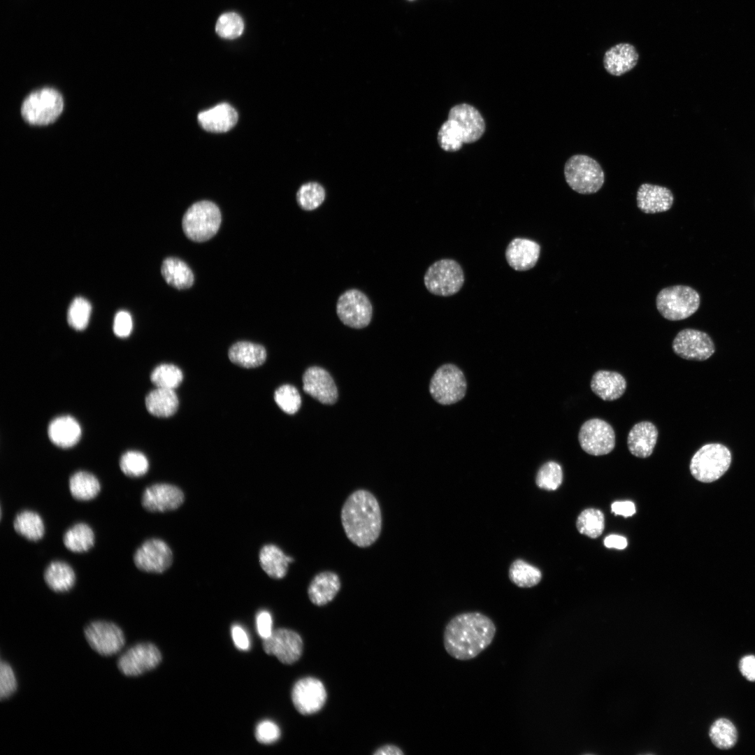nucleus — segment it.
Instances as JSON below:
<instances>
[{
  "mask_svg": "<svg viewBox=\"0 0 755 755\" xmlns=\"http://www.w3.org/2000/svg\"><path fill=\"white\" fill-rule=\"evenodd\" d=\"M496 626L487 615L480 612L456 614L446 624L443 645L455 659L468 661L477 657L493 642Z\"/></svg>",
  "mask_w": 755,
  "mask_h": 755,
  "instance_id": "nucleus-1",
  "label": "nucleus"
},
{
  "mask_svg": "<svg viewBox=\"0 0 755 755\" xmlns=\"http://www.w3.org/2000/svg\"><path fill=\"white\" fill-rule=\"evenodd\" d=\"M340 517L347 538L358 547L371 545L380 534V508L368 491L359 489L352 493L343 505Z\"/></svg>",
  "mask_w": 755,
  "mask_h": 755,
  "instance_id": "nucleus-2",
  "label": "nucleus"
},
{
  "mask_svg": "<svg viewBox=\"0 0 755 755\" xmlns=\"http://www.w3.org/2000/svg\"><path fill=\"white\" fill-rule=\"evenodd\" d=\"M564 176L568 186L582 194L598 192L605 182L601 166L596 160L585 154H575L566 161Z\"/></svg>",
  "mask_w": 755,
  "mask_h": 755,
  "instance_id": "nucleus-3",
  "label": "nucleus"
},
{
  "mask_svg": "<svg viewBox=\"0 0 755 755\" xmlns=\"http://www.w3.org/2000/svg\"><path fill=\"white\" fill-rule=\"evenodd\" d=\"M700 296L693 288L677 285L660 290L656 298L659 313L666 319L679 321L693 315L699 308Z\"/></svg>",
  "mask_w": 755,
  "mask_h": 755,
  "instance_id": "nucleus-4",
  "label": "nucleus"
},
{
  "mask_svg": "<svg viewBox=\"0 0 755 755\" xmlns=\"http://www.w3.org/2000/svg\"><path fill=\"white\" fill-rule=\"evenodd\" d=\"M222 221L217 206L210 201L192 204L185 213L182 226L186 236L196 242H204L217 232Z\"/></svg>",
  "mask_w": 755,
  "mask_h": 755,
  "instance_id": "nucleus-5",
  "label": "nucleus"
},
{
  "mask_svg": "<svg viewBox=\"0 0 755 755\" xmlns=\"http://www.w3.org/2000/svg\"><path fill=\"white\" fill-rule=\"evenodd\" d=\"M732 460L729 449L721 443L702 446L691 458L689 469L695 479L712 482L719 479L729 468Z\"/></svg>",
  "mask_w": 755,
  "mask_h": 755,
  "instance_id": "nucleus-6",
  "label": "nucleus"
},
{
  "mask_svg": "<svg viewBox=\"0 0 755 755\" xmlns=\"http://www.w3.org/2000/svg\"><path fill=\"white\" fill-rule=\"evenodd\" d=\"M63 108L64 100L59 92L52 88H43L31 92L24 100L21 114L31 124L46 125L60 115Z\"/></svg>",
  "mask_w": 755,
  "mask_h": 755,
  "instance_id": "nucleus-7",
  "label": "nucleus"
},
{
  "mask_svg": "<svg viewBox=\"0 0 755 755\" xmlns=\"http://www.w3.org/2000/svg\"><path fill=\"white\" fill-rule=\"evenodd\" d=\"M467 382L462 371L456 365L446 364L439 367L431 379L429 391L433 399L442 405L454 404L466 395Z\"/></svg>",
  "mask_w": 755,
  "mask_h": 755,
  "instance_id": "nucleus-8",
  "label": "nucleus"
},
{
  "mask_svg": "<svg viewBox=\"0 0 755 755\" xmlns=\"http://www.w3.org/2000/svg\"><path fill=\"white\" fill-rule=\"evenodd\" d=\"M424 282L428 291L437 296H450L459 292L464 282L461 266L454 259H443L431 265Z\"/></svg>",
  "mask_w": 755,
  "mask_h": 755,
  "instance_id": "nucleus-9",
  "label": "nucleus"
},
{
  "mask_svg": "<svg viewBox=\"0 0 755 755\" xmlns=\"http://www.w3.org/2000/svg\"><path fill=\"white\" fill-rule=\"evenodd\" d=\"M336 312L345 325L353 329H363L371 321L373 307L364 293L357 289H351L339 296Z\"/></svg>",
  "mask_w": 755,
  "mask_h": 755,
  "instance_id": "nucleus-10",
  "label": "nucleus"
},
{
  "mask_svg": "<svg viewBox=\"0 0 755 755\" xmlns=\"http://www.w3.org/2000/svg\"><path fill=\"white\" fill-rule=\"evenodd\" d=\"M578 441L582 449L587 454L605 455L614 448L615 433L607 422L598 418L590 419L581 426Z\"/></svg>",
  "mask_w": 755,
  "mask_h": 755,
  "instance_id": "nucleus-11",
  "label": "nucleus"
},
{
  "mask_svg": "<svg viewBox=\"0 0 755 755\" xmlns=\"http://www.w3.org/2000/svg\"><path fill=\"white\" fill-rule=\"evenodd\" d=\"M85 636L89 646L98 654L112 656L122 650L125 638L122 629L115 623L94 621L85 628Z\"/></svg>",
  "mask_w": 755,
  "mask_h": 755,
  "instance_id": "nucleus-12",
  "label": "nucleus"
},
{
  "mask_svg": "<svg viewBox=\"0 0 755 755\" xmlns=\"http://www.w3.org/2000/svg\"><path fill=\"white\" fill-rule=\"evenodd\" d=\"M673 352L682 359L691 361H705L715 352L711 337L705 332L684 329L678 332L673 340Z\"/></svg>",
  "mask_w": 755,
  "mask_h": 755,
  "instance_id": "nucleus-13",
  "label": "nucleus"
},
{
  "mask_svg": "<svg viewBox=\"0 0 755 755\" xmlns=\"http://www.w3.org/2000/svg\"><path fill=\"white\" fill-rule=\"evenodd\" d=\"M133 561L136 567L143 572L161 573L172 564L173 553L162 540L150 538L144 541L135 551Z\"/></svg>",
  "mask_w": 755,
  "mask_h": 755,
  "instance_id": "nucleus-14",
  "label": "nucleus"
},
{
  "mask_svg": "<svg viewBox=\"0 0 755 755\" xmlns=\"http://www.w3.org/2000/svg\"><path fill=\"white\" fill-rule=\"evenodd\" d=\"M161 661V652L154 645L139 643L120 656L117 667L123 675L136 677L155 668Z\"/></svg>",
  "mask_w": 755,
  "mask_h": 755,
  "instance_id": "nucleus-15",
  "label": "nucleus"
},
{
  "mask_svg": "<svg viewBox=\"0 0 755 755\" xmlns=\"http://www.w3.org/2000/svg\"><path fill=\"white\" fill-rule=\"evenodd\" d=\"M263 647L266 654L276 656L282 663L292 664L302 654L303 641L296 632L278 628L264 640Z\"/></svg>",
  "mask_w": 755,
  "mask_h": 755,
  "instance_id": "nucleus-16",
  "label": "nucleus"
},
{
  "mask_svg": "<svg viewBox=\"0 0 755 755\" xmlns=\"http://www.w3.org/2000/svg\"><path fill=\"white\" fill-rule=\"evenodd\" d=\"M292 703L296 710L302 714H312L319 711L326 700V691L324 684L314 677H304L298 680L292 691Z\"/></svg>",
  "mask_w": 755,
  "mask_h": 755,
  "instance_id": "nucleus-17",
  "label": "nucleus"
},
{
  "mask_svg": "<svg viewBox=\"0 0 755 755\" xmlns=\"http://www.w3.org/2000/svg\"><path fill=\"white\" fill-rule=\"evenodd\" d=\"M185 500L182 491L178 487L156 483L145 489L141 496L143 508L150 512H165L176 510Z\"/></svg>",
  "mask_w": 755,
  "mask_h": 755,
  "instance_id": "nucleus-18",
  "label": "nucleus"
},
{
  "mask_svg": "<svg viewBox=\"0 0 755 755\" xmlns=\"http://www.w3.org/2000/svg\"><path fill=\"white\" fill-rule=\"evenodd\" d=\"M303 390L323 404H333L338 398V391L333 378L324 369L312 366L303 375Z\"/></svg>",
  "mask_w": 755,
  "mask_h": 755,
  "instance_id": "nucleus-19",
  "label": "nucleus"
},
{
  "mask_svg": "<svg viewBox=\"0 0 755 755\" xmlns=\"http://www.w3.org/2000/svg\"><path fill=\"white\" fill-rule=\"evenodd\" d=\"M448 118L457 122L463 131L465 143L477 141L485 131V122L482 115L468 103L453 106L449 111Z\"/></svg>",
  "mask_w": 755,
  "mask_h": 755,
  "instance_id": "nucleus-20",
  "label": "nucleus"
},
{
  "mask_svg": "<svg viewBox=\"0 0 755 755\" xmlns=\"http://www.w3.org/2000/svg\"><path fill=\"white\" fill-rule=\"evenodd\" d=\"M638 208L646 214L663 213L670 210L674 202L671 190L666 187L649 183L642 184L636 195Z\"/></svg>",
  "mask_w": 755,
  "mask_h": 755,
  "instance_id": "nucleus-21",
  "label": "nucleus"
},
{
  "mask_svg": "<svg viewBox=\"0 0 755 755\" xmlns=\"http://www.w3.org/2000/svg\"><path fill=\"white\" fill-rule=\"evenodd\" d=\"M540 253V246L535 241L516 238L508 245L505 258L509 266L514 270L524 271L535 266Z\"/></svg>",
  "mask_w": 755,
  "mask_h": 755,
  "instance_id": "nucleus-22",
  "label": "nucleus"
},
{
  "mask_svg": "<svg viewBox=\"0 0 755 755\" xmlns=\"http://www.w3.org/2000/svg\"><path fill=\"white\" fill-rule=\"evenodd\" d=\"M638 53L633 45L618 43L605 52L603 66L610 75L620 76L632 70L638 64Z\"/></svg>",
  "mask_w": 755,
  "mask_h": 755,
  "instance_id": "nucleus-23",
  "label": "nucleus"
},
{
  "mask_svg": "<svg viewBox=\"0 0 755 755\" xmlns=\"http://www.w3.org/2000/svg\"><path fill=\"white\" fill-rule=\"evenodd\" d=\"M658 435V429L653 423L642 421L635 424L627 437L629 452L636 457H649L653 452Z\"/></svg>",
  "mask_w": 755,
  "mask_h": 755,
  "instance_id": "nucleus-24",
  "label": "nucleus"
},
{
  "mask_svg": "<svg viewBox=\"0 0 755 755\" xmlns=\"http://www.w3.org/2000/svg\"><path fill=\"white\" fill-rule=\"evenodd\" d=\"M236 110L229 103H222L198 115L200 125L206 131L222 133L230 130L238 121Z\"/></svg>",
  "mask_w": 755,
  "mask_h": 755,
  "instance_id": "nucleus-25",
  "label": "nucleus"
},
{
  "mask_svg": "<svg viewBox=\"0 0 755 755\" xmlns=\"http://www.w3.org/2000/svg\"><path fill=\"white\" fill-rule=\"evenodd\" d=\"M590 387L592 391L603 401H612L624 394L626 381L617 372L601 370L593 375Z\"/></svg>",
  "mask_w": 755,
  "mask_h": 755,
  "instance_id": "nucleus-26",
  "label": "nucleus"
},
{
  "mask_svg": "<svg viewBox=\"0 0 755 755\" xmlns=\"http://www.w3.org/2000/svg\"><path fill=\"white\" fill-rule=\"evenodd\" d=\"M48 434L53 444L62 448H69L79 441L81 428L73 417L68 415L60 416L50 422Z\"/></svg>",
  "mask_w": 755,
  "mask_h": 755,
  "instance_id": "nucleus-27",
  "label": "nucleus"
},
{
  "mask_svg": "<svg viewBox=\"0 0 755 755\" xmlns=\"http://www.w3.org/2000/svg\"><path fill=\"white\" fill-rule=\"evenodd\" d=\"M340 589V580L337 574L324 571L316 575L311 580L308 594L310 601L318 606L331 602Z\"/></svg>",
  "mask_w": 755,
  "mask_h": 755,
  "instance_id": "nucleus-28",
  "label": "nucleus"
},
{
  "mask_svg": "<svg viewBox=\"0 0 755 755\" xmlns=\"http://www.w3.org/2000/svg\"><path fill=\"white\" fill-rule=\"evenodd\" d=\"M43 579L46 585L56 593H65L73 589L76 575L73 568L60 560L51 561L45 568Z\"/></svg>",
  "mask_w": 755,
  "mask_h": 755,
  "instance_id": "nucleus-29",
  "label": "nucleus"
},
{
  "mask_svg": "<svg viewBox=\"0 0 755 755\" xmlns=\"http://www.w3.org/2000/svg\"><path fill=\"white\" fill-rule=\"evenodd\" d=\"M228 354L231 362L248 368L261 366L266 359V351L262 345L248 341L234 343Z\"/></svg>",
  "mask_w": 755,
  "mask_h": 755,
  "instance_id": "nucleus-30",
  "label": "nucleus"
},
{
  "mask_svg": "<svg viewBox=\"0 0 755 755\" xmlns=\"http://www.w3.org/2000/svg\"><path fill=\"white\" fill-rule=\"evenodd\" d=\"M179 401L173 389L157 387L145 397L148 411L157 417H168L178 410Z\"/></svg>",
  "mask_w": 755,
  "mask_h": 755,
  "instance_id": "nucleus-31",
  "label": "nucleus"
},
{
  "mask_svg": "<svg viewBox=\"0 0 755 755\" xmlns=\"http://www.w3.org/2000/svg\"><path fill=\"white\" fill-rule=\"evenodd\" d=\"M293 561V558L287 556L275 545H266L259 552V562L262 569L273 579L283 578L287 573L289 563Z\"/></svg>",
  "mask_w": 755,
  "mask_h": 755,
  "instance_id": "nucleus-32",
  "label": "nucleus"
},
{
  "mask_svg": "<svg viewBox=\"0 0 755 755\" xmlns=\"http://www.w3.org/2000/svg\"><path fill=\"white\" fill-rule=\"evenodd\" d=\"M161 273L165 281L178 289H188L194 283V275L188 265L176 257H167L161 264Z\"/></svg>",
  "mask_w": 755,
  "mask_h": 755,
  "instance_id": "nucleus-33",
  "label": "nucleus"
},
{
  "mask_svg": "<svg viewBox=\"0 0 755 755\" xmlns=\"http://www.w3.org/2000/svg\"><path fill=\"white\" fill-rule=\"evenodd\" d=\"M13 528L18 535L31 542L39 541L45 533L43 518L31 510H23L16 514Z\"/></svg>",
  "mask_w": 755,
  "mask_h": 755,
  "instance_id": "nucleus-34",
  "label": "nucleus"
},
{
  "mask_svg": "<svg viewBox=\"0 0 755 755\" xmlns=\"http://www.w3.org/2000/svg\"><path fill=\"white\" fill-rule=\"evenodd\" d=\"M69 489L73 498L80 501H88L95 498L101 491V484L92 473L78 470L69 478Z\"/></svg>",
  "mask_w": 755,
  "mask_h": 755,
  "instance_id": "nucleus-35",
  "label": "nucleus"
},
{
  "mask_svg": "<svg viewBox=\"0 0 755 755\" xmlns=\"http://www.w3.org/2000/svg\"><path fill=\"white\" fill-rule=\"evenodd\" d=\"M63 544L74 553L89 551L95 544V535L92 527L85 522H78L69 528L62 537Z\"/></svg>",
  "mask_w": 755,
  "mask_h": 755,
  "instance_id": "nucleus-36",
  "label": "nucleus"
},
{
  "mask_svg": "<svg viewBox=\"0 0 755 755\" xmlns=\"http://www.w3.org/2000/svg\"><path fill=\"white\" fill-rule=\"evenodd\" d=\"M509 577L517 586L529 588L537 585L542 578L540 570L523 561L515 560L509 568Z\"/></svg>",
  "mask_w": 755,
  "mask_h": 755,
  "instance_id": "nucleus-37",
  "label": "nucleus"
},
{
  "mask_svg": "<svg viewBox=\"0 0 755 755\" xmlns=\"http://www.w3.org/2000/svg\"><path fill=\"white\" fill-rule=\"evenodd\" d=\"M709 735L712 743L720 749H729L736 743L738 732L734 724L728 719L721 718L711 726Z\"/></svg>",
  "mask_w": 755,
  "mask_h": 755,
  "instance_id": "nucleus-38",
  "label": "nucleus"
},
{
  "mask_svg": "<svg viewBox=\"0 0 755 755\" xmlns=\"http://www.w3.org/2000/svg\"><path fill=\"white\" fill-rule=\"evenodd\" d=\"M438 142L440 148L447 152L459 150L464 143L462 130L456 121L447 118L438 133Z\"/></svg>",
  "mask_w": 755,
  "mask_h": 755,
  "instance_id": "nucleus-39",
  "label": "nucleus"
},
{
  "mask_svg": "<svg viewBox=\"0 0 755 755\" xmlns=\"http://www.w3.org/2000/svg\"><path fill=\"white\" fill-rule=\"evenodd\" d=\"M604 527V515L598 509H586L580 514L577 519V528L579 532L592 538L600 536Z\"/></svg>",
  "mask_w": 755,
  "mask_h": 755,
  "instance_id": "nucleus-40",
  "label": "nucleus"
},
{
  "mask_svg": "<svg viewBox=\"0 0 755 755\" xmlns=\"http://www.w3.org/2000/svg\"><path fill=\"white\" fill-rule=\"evenodd\" d=\"M183 374L176 366L162 364L157 366L151 373L150 380L157 387L174 389L182 382Z\"/></svg>",
  "mask_w": 755,
  "mask_h": 755,
  "instance_id": "nucleus-41",
  "label": "nucleus"
},
{
  "mask_svg": "<svg viewBox=\"0 0 755 755\" xmlns=\"http://www.w3.org/2000/svg\"><path fill=\"white\" fill-rule=\"evenodd\" d=\"M92 306L83 297H76L67 311V322L70 326L77 331L84 330L88 325Z\"/></svg>",
  "mask_w": 755,
  "mask_h": 755,
  "instance_id": "nucleus-42",
  "label": "nucleus"
},
{
  "mask_svg": "<svg viewBox=\"0 0 755 755\" xmlns=\"http://www.w3.org/2000/svg\"><path fill=\"white\" fill-rule=\"evenodd\" d=\"M324 199V189L317 182H308L303 185L296 194V201L299 206L303 210L308 211L318 208L323 203Z\"/></svg>",
  "mask_w": 755,
  "mask_h": 755,
  "instance_id": "nucleus-43",
  "label": "nucleus"
},
{
  "mask_svg": "<svg viewBox=\"0 0 755 755\" xmlns=\"http://www.w3.org/2000/svg\"><path fill=\"white\" fill-rule=\"evenodd\" d=\"M122 472L131 477L144 475L148 470L149 462L147 457L138 451H127L123 454L119 462Z\"/></svg>",
  "mask_w": 755,
  "mask_h": 755,
  "instance_id": "nucleus-44",
  "label": "nucleus"
},
{
  "mask_svg": "<svg viewBox=\"0 0 755 755\" xmlns=\"http://www.w3.org/2000/svg\"><path fill=\"white\" fill-rule=\"evenodd\" d=\"M244 22L236 13L227 12L222 14L215 24L216 34L222 38L235 39L243 32Z\"/></svg>",
  "mask_w": 755,
  "mask_h": 755,
  "instance_id": "nucleus-45",
  "label": "nucleus"
},
{
  "mask_svg": "<svg viewBox=\"0 0 755 755\" xmlns=\"http://www.w3.org/2000/svg\"><path fill=\"white\" fill-rule=\"evenodd\" d=\"M563 481V471L561 466L555 461H548L544 463L538 470L535 483L542 489L554 491L561 484Z\"/></svg>",
  "mask_w": 755,
  "mask_h": 755,
  "instance_id": "nucleus-46",
  "label": "nucleus"
},
{
  "mask_svg": "<svg viewBox=\"0 0 755 755\" xmlns=\"http://www.w3.org/2000/svg\"><path fill=\"white\" fill-rule=\"evenodd\" d=\"M274 399L280 408L289 415L296 413L301 405V398L298 390L290 384H284L278 387L275 391Z\"/></svg>",
  "mask_w": 755,
  "mask_h": 755,
  "instance_id": "nucleus-47",
  "label": "nucleus"
},
{
  "mask_svg": "<svg viewBox=\"0 0 755 755\" xmlns=\"http://www.w3.org/2000/svg\"><path fill=\"white\" fill-rule=\"evenodd\" d=\"M17 689V680L12 667L6 661L0 664V698L7 699Z\"/></svg>",
  "mask_w": 755,
  "mask_h": 755,
  "instance_id": "nucleus-48",
  "label": "nucleus"
},
{
  "mask_svg": "<svg viewBox=\"0 0 755 755\" xmlns=\"http://www.w3.org/2000/svg\"><path fill=\"white\" fill-rule=\"evenodd\" d=\"M280 737L278 726L269 720H264L258 724L255 730L257 740L262 744H271Z\"/></svg>",
  "mask_w": 755,
  "mask_h": 755,
  "instance_id": "nucleus-49",
  "label": "nucleus"
},
{
  "mask_svg": "<svg viewBox=\"0 0 755 755\" xmlns=\"http://www.w3.org/2000/svg\"><path fill=\"white\" fill-rule=\"evenodd\" d=\"M133 327L131 315L124 310L116 313L113 322V331L120 338H125L130 335Z\"/></svg>",
  "mask_w": 755,
  "mask_h": 755,
  "instance_id": "nucleus-50",
  "label": "nucleus"
},
{
  "mask_svg": "<svg viewBox=\"0 0 755 755\" xmlns=\"http://www.w3.org/2000/svg\"><path fill=\"white\" fill-rule=\"evenodd\" d=\"M256 626L258 634L263 640L268 638L272 632L273 621L269 612L261 610L256 617Z\"/></svg>",
  "mask_w": 755,
  "mask_h": 755,
  "instance_id": "nucleus-51",
  "label": "nucleus"
},
{
  "mask_svg": "<svg viewBox=\"0 0 755 755\" xmlns=\"http://www.w3.org/2000/svg\"><path fill=\"white\" fill-rule=\"evenodd\" d=\"M231 636L234 645L238 649L246 651L250 649V638L243 627L239 625H233L231 628Z\"/></svg>",
  "mask_w": 755,
  "mask_h": 755,
  "instance_id": "nucleus-52",
  "label": "nucleus"
},
{
  "mask_svg": "<svg viewBox=\"0 0 755 755\" xmlns=\"http://www.w3.org/2000/svg\"><path fill=\"white\" fill-rule=\"evenodd\" d=\"M742 675L749 681L755 682V656L748 655L742 657L739 663Z\"/></svg>",
  "mask_w": 755,
  "mask_h": 755,
  "instance_id": "nucleus-53",
  "label": "nucleus"
},
{
  "mask_svg": "<svg viewBox=\"0 0 755 755\" xmlns=\"http://www.w3.org/2000/svg\"><path fill=\"white\" fill-rule=\"evenodd\" d=\"M611 509L615 515H622L624 517H631L635 512V505L630 501L614 502L611 505Z\"/></svg>",
  "mask_w": 755,
  "mask_h": 755,
  "instance_id": "nucleus-54",
  "label": "nucleus"
},
{
  "mask_svg": "<svg viewBox=\"0 0 755 755\" xmlns=\"http://www.w3.org/2000/svg\"><path fill=\"white\" fill-rule=\"evenodd\" d=\"M604 545L607 548L624 549L626 547L628 542L624 536L612 534L605 538Z\"/></svg>",
  "mask_w": 755,
  "mask_h": 755,
  "instance_id": "nucleus-55",
  "label": "nucleus"
},
{
  "mask_svg": "<svg viewBox=\"0 0 755 755\" xmlns=\"http://www.w3.org/2000/svg\"><path fill=\"white\" fill-rule=\"evenodd\" d=\"M373 754L375 755H401L403 752L396 746L384 745L378 749Z\"/></svg>",
  "mask_w": 755,
  "mask_h": 755,
  "instance_id": "nucleus-56",
  "label": "nucleus"
}]
</instances>
